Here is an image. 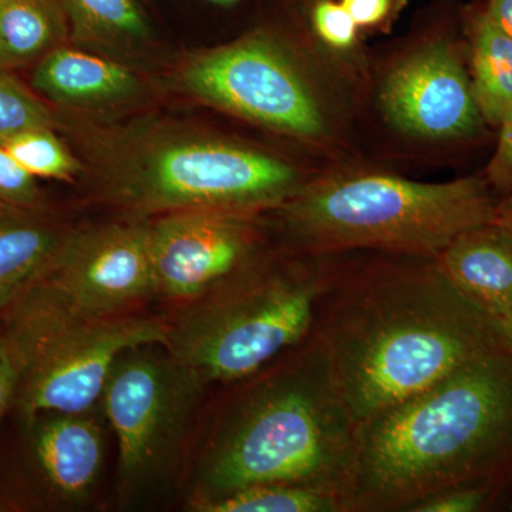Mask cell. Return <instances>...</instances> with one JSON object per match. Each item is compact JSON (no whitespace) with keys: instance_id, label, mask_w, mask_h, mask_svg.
I'll return each mask as SVG.
<instances>
[{"instance_id":"obj_1","label":"cell","mask_w":512,"mask_h":512,"mask_svg":"<svg viewBox=\"0 0 512 512\" xmlns=\"http://www.w3.org/2000/svg\"><path fill=\"white\" fill-rule=\"evenodd\" d=\"M377 254L366 264L343 262L318 328L356 427L512 346L436 258Z\"/></svg>"},{"instance_id":"obj_2","label":"cell","mask_w":512,"mask_h":512,"mask_svg":"<svg viewBox=\"0 0 512 512\" xmlns=\"http://www.w3.org/2000/svg\"><path fill=\"white\" fill-rule=\"evenodd\" d=\"M512 488V346L356 427L343 512H410L446 488Z\"/></svg>"},{"instance_id":"obj_3","label":"cell","mask_w":512,"mask_h":512,"mask_svg":"<svg viewBox=\"0 0 512 512\" xmlns=\"http://www.w3.org/2000/svg\"><path fill=\"white\" fill-rule=\"evenodd\" d=\"M229 386L234 390L202 450L194 498L295 484L329 491L342 504L355 456L356 423L319 333Z\"/></svg>"},{"instance_id":"obj_4","label":"cell","mask_w":512,"mask_h":512,"mask_svg":"<svg viewBox=\"0 0 512 512\" xmlns=\"http://www.w3.org/2000/svg\"><path fill=\"white\" fill-rule=\"evenodd\" d=\"M346 254L293 249L256 259L168 322L165 349L204 377L229 384L255 375L318 333L326 296Z\"/></svg>"},{"instance_id":"obj_5","label":"cell","mask_w":512,"mask_h":512,"mask_svg":"<svg viewBox=\"0 0 512 512\" xmlns=\"http://www.w3.org/2000/svg\"><path fill=\"white\" fill-rule=\"evenodd\" d=\"M487 180L419 183L382 174L332 178L278 208L293 249L437 258L463 232L498 220Z\"/></svg>"},{"instance_id":"obj_6","label":"cell","mask_w":512,"mask_h":512,"mask_svg":"<svg viewBox=\"0 0 512 512\" xmlns=\"http://www.w3.org/2000/svg\"><path fill=\"white\" fill-rule=\"evenodd\" d=\"M6 312L5 335L20 365L15 404L26 424L43 413L90 412L100 403L121 353L167 342V320L133 313L107 318L84 315L43 279Z\"/></svg>"},{"instance_id":"obj_7","label":"cell","mask_w":512,"mask_h":512,"mask_svg":"<svg viewBox=\"0 0 512 512\" xmlns=\"http://www.w3.org/2000/svg\"><path fill=\"white\" fill-rule=\"evenodd\" d=\"M113 195L131 211L164 215L278 210L302 190L298 171L278 160L211 138L168 137L134 150L114 168Z\"/></svg>"},{"instance_id":"obj_8","label":"cell","mask_w":512,"mask_h":512,"mask_svg":"<svg viewBox=\"0 0 512 512\" xmlns=\"http://www.w3.org/2000/svg\"><path fill=\"white\" fill-rule=\"evenodd\" d=\"M207 384L160 343L117 357L100 404L119 446L121 483L144 487L170 471Z\"/></svg>"},{"instance_id":"obj_9","label":"cell","mask_w":512,"mask_h":512,"mask_svg":"<svg viewBox=\"0 0 512 512\" xmlns=\"http://www.w3.org/2000/svg\"><path fill=\"white\" fill-rule=\"evenodd\" d=\"M181 82L205 103L275 130L301 137L325 131L308 84L265 37H247L195 57L185 66Z\"/></svg>"},{"instance_id":"obj_10","label":"cell","mask_w":512,"mask_h":512,"mask_svg":"<svg viewBox=\"0 0 512 512\" xmlns=\"http://www.w3.org/2000/svg\"><path fill=\"white\" fill-rule=\"evenodd\" d=\"M42 279L84 315H127L156 295L147 221L69 232Z\"/></svg>"},{"instance_id":"obj_11","label":"cell","mask_w":512,"mask_h":512,"mask_svg":"<svg viewBox=\"0 0 512 512\" xmlns=\"http://www.w3.org/2000/svg\"><path fill=\"white\" fill-rule=\"evenodd\" d=\"M252 220L251 215L180 211L147 222L156 295L194 301L259 259Z\"/></svg>"},{"instance_id":"obj_12","label":"cell","mask_w":512,"mask_h":512,"mask_svg":"<svg viewBox=\"0 0 512 512\" xmlns=\"http://www.w3.org/2000/svg\"><path fill=\"white\" fill-rule=\"evenodd\" d=\"M387 120L413 136H471L483 126L473 83L446 43H434L400 63L383 84Z\"/></svg>"},{"instance_id":"obj_13","label":"cell","mask_w":512,"mask_h":512,"mask_svg":"<svg viewBox=\"0 0 512 512\" xmlns=\"http://www.w3.org/2000/svg\"><path fill=\"white\" fill-rule=\"evenodd\" d=\"M32 453L43 480L64 503L90 497L104 463V437L92 410L43 413L28 423Z\"/></svg>"},{"instance_id":"obj_14","label":"cell","mask_w":512,"mask_h":512,"mask_svg":"<svg viewBox=\"0 0 512 512\" xmlns=\"http://www.w3.org/2000/svg\"><path fill=\"white\" fill-rule=\"evenodd\" d=\"M441 272L495 319L512 315V232L501 222L458 235L436 258Z\"/></svg>"},{"instance_id":"obj_15","label":"cell","mask_w":512,"mask_h":512,"mask_svg":"<svg viewBox=\"0 0 512 512\" xmlns=\"http://www.w3.org/2000/svg\"><path fill=\"white\" fill-rule=\"evenodd\" d=\"M32 84L47 99L77 107L120 103L138 89L137 77L123 64L66 47L40 59Z\"/></svg>"},{"instance_id":"obj_16","label":"cell","mask_w":512,"mask_h":512,"mask_svg":"<svg viewBox=\"0 0 512 512\" xmlns=\"http://www.w3.org/2000/svg\"><path fill=\"white\" fill-rule=\"evenodd\" d=\"M67 235L35 210L0 202V311L46 275Z\"/></svg>"},{"instance_id":"obj_17","label":"cell","mask_w":512,"mask_h":512,"mask_svg":"<svg viewBox=\"0 0 512 512\" xmlns=\"http://www.w3.org/2000/svg\"><path fill=\"white\" fill-rule=\"evenodd\" d=\"M59 0H0V72L45 57L66 35Z\"/></svg>"},{"instance_id":"obj_18","label":"cell","mask_w":512,"mask_h":512,"mask_svg":"<svg viewBox=\"0 0 512 512\" xmlns=\"http://www.w3.org/2000/svg\"><path fill=\"white\" fill-rule=\"evenodd\" d=\"M471 83L483 120L504 126L512 117V37L484 12L474 20Z\"/></svg>"},{"instance_id":"obj_19","label":"cell","mask_w":512,"mask_h":512,"mask_svg":"<svg viewBox=\"0 0 512 512\" xmlns=\"http://www.w3.org/2000/svg\"><path fill=\"white\" fill-rule=\"evenodd\" d=\"M74 42L130 46L143 42L148 25L136 0H62Z\"/></svg>"},{"instance_id":"obj_20","label":"cell","mask_w":512,"mask_h":512,"mask_svg":"<svg viewBox=\"0 0 512 512\" xmlns=\"http://www.w3.org/2000/svg\"><path fill=\"white\" fill-rule=\"evenodd\" d=\"M200 512H343L338 495L295 484H265L220 497L194 498Z\"/></svg>"},{"instance_id":"obj_21","label":"cell","mask_w":512,"mask_h":512,"mask_svg":"<svg viewBox=\"0 0 512 512\" xmlns=\"http://www.w3.org/2000/svg\"><path fill=\"white\" fill-rule=\"evenodd\" d=\"M2 146L23 170L37 178L69 180L79 171V164L52 128H32L3 141Z\"/></svg>"},{"instance_id":"obj_22","label":"cell","mask_w":512,"mask_h":512,"mask_svg":"<svg viewBox=\"0 0 512 512\" xmlns=\"http://www.w3.org/2000/svg\"><path fill=\"white\" fill-rule=\"evenodd\" d=\"M512 508V488L471 483L446 488L414 505L410 512H487Z\"/></svg>"},{"instance_id":"obj_23","label":"cell","mask_w":512,"mask_h":512,"mask_svg":"<svg viewBox=\"0 0 512 512\" xmlns=\"http://www.w3.org/2000/svg\"><path fill=\"white\" fill-rule=\"evenodd\" d=\"M53 127V116L42 101L9 74L0 72V144L22 131Z\"/></svg>"},{"instance_id":"obj_24","label":"cell","mask_w":512,"mask_h":512,"mask_svg":"<svg viewBox=\"0 0 512 512\" xmlns=\"http://www.w3.org/2000/svg\"><path fill=\"white\" fill-rule=\"evenodd\" d=\"M0 202L10 207L35 210L40 202L36 178L23 170L0 144Z\"/></svg>"},{"instance_id":"obj_25","label":"cell","mask_w":512,"mask_h":512,"mask_svg":"<svg viewBox=\"0 0 512 512\" xmlns=\"http://www.w3.org/2000/svg\"><path fill=\"white\" fill-rule=\"evenodd\" d=\"M313 26L323 42L336 49H346L355 43L357 28L342 2L320 0L313 10Z\"/></svg>"},{"instance_id":"obj_26","label":"cell","mask_w":512,"mask_h":512,"mask_svg":"<svg viewBox=\"0 0 512 512\" xmlns=\"http://www.w3.org/2000/svg\"><path fill=\"white\" fill-rule=\"evenodd\" d=\"M488 184L512 194V117L501 126L500 141L487 170Z\"/></svg>"},{"instance_id":"obj_27","label":"cell","mask_w":512,"mask_h":512,"mask_svg":"<svg viewBox=\"0 0 512 512\" xmlns=\"http://www.w3.org/2000/svg\"><path fill=\"white\" fill-rule=\"evenodd\" d=\"M20 380V365L15 349L3 333L0 336V419L15 404Z\"/></svg>"},{"instance_id":"obj_28","label":"cell","mask_w":512,"mask_h":512,"mask_svg":"<svg viewBox=\"0 0 512 512\" xmlns=\"http://www.w3.org/2000/svg\"><path fill=\"white\" fill-rule=\"evenodd\" d=\"M399 0H342V5L359 28L382 25L396 9Z\"/></svg>"},{"instance_id":"obj_29","label":"cell","mask_w":512,"mask_h":512,"mask_svg":"<svg viewBox=\"0 0 512 512\" xmlns=\"http://www.w3.org/2000/svg\"><path fill=\"white\" fill-rule=\"evenodd\" d=\"M484 13L497 28L512 37V0H490Z\"/></svg>"},{"instance_id":"obj_30","label":"cell","mask_w":512,"mask_h":512,"mask_svg":"<svg viewBox=\"0 0 512 512\" xmlns=\"http://www.w3.org/2000/svg\"><path fill=\"white\" fill-rule=\"evenodd\" d=\"M498 222L512 232V194L507 195L505 201L498 205Z\"/></svg>"},{"instance_id":"obj_31","label":"cell","mask_w":512,"mask_h":512,"mask_svg":"<svg viewBox=\"0 0 512 512\" xmlns=\"http://www.w3.org/2000/svg\"><path fill=\"white\" fill-rule=\"evenodd\" d=\"M501 328H503L505 336L512 343V315L505 316V318L498 319Z\"/></svg>"},{"instance_id":"obj_32","label":"cell","mask_w":512,"mask_h":512,"mask_svg":"<svg viewBox=\"0 0 512 512\" xmlns=\"http://www.w3.org/2000/svg\"><path fill=\"white\" fill-rule=\"evenodd\" d=\"M210 2L218 6H231L235 5V3L238 2V0H210Z\"/></svg>"}]
</instances>
